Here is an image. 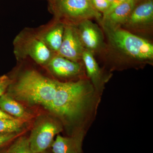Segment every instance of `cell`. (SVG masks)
<instances>
[{"mask_svg":"<svg viewBox=\"0 0 153 153\" xmlns=\"http://www.w3.org/2000/svg\"><path fill=\"white\" fill-rule=\"evenodd\" d=\"M54 98L47 109L67 124H78L80 129L94 117L100 95L88 78L62 82L56 80Z\"/></svg>","mask_w":153,"mask_h":153,"instance_id":"6da1fadb","label":"cell"},{"mask_svg":"<svg viewBox=\"0 0 153 153\" xmlns=\"http://www.w3.org/2000/svg\"><path fill=\"white\" fill-rule=\"evenodd\" d=\"M102 29L106 41L101 54L111 68L121 70L153 64V45L147 39L122 27Z\"/></svg>","mask_w":153,"mask_h":153,"instance_id":"7a4b0ae2","label":"cell"},{"mask_svg":"<svg viewBox=\"0 0 153 153\" xmlns=\"http://www.w3.org/2000/svg\"><path fill=\"white\" fill-rule=\"evenodd\" d=\"M10 96L18 101L31 105H42L46 108L51 103L56 90V80L34 70H27L14 84L9 87Z\"/></svg>","mask_w":153,"mask_h":153,"instance_id":"3957f363","label":"cell"},{"mask_svg":"<svg viewBox=\"0 0 153 153\" xmlns=\"http://www.w3.org/2000/svg\"><path fill=\"white\" fill-rule=\"evenodd\" d=\"M50 9L59 22L76 25L87 19H96L100 24L101 13L91 0H50Z\"/></svg>","mask_w":153,"mask_h":153,"instance_id":"277c9868","label":"cell"},{"mask_svg":"<svg viewBox=\"0 0 153 153\" xmlns=\"http://www.w3.org/2000/svg\"><path fill=\"white\" fill-rule=\"evenodd\" d=\"M62 130L61 124L54 119L44 117L38 120L29 138L33 153L45 152L52 146L55 136Z\"/></svg>","mask_w":153,"mask_h":153,"instance_id":"5b68a950","label":"cell"},{"mask_svg":"<svg viewBox=\"0 0 153 153\" xmlns=\"http://www.w3.org/2000/svg\"><path fill=\"white\" fill-rule=\"evenodd\" d=\"M137 3L122 28L141 37L151 34L153 30V1L142 0Z\"/></svg>","mask_w":153,"mask_h":153,"instance_id":"8992f818","label":"cell"},{"mask_svg":"<svg viewBox=\"0 0 153 153\" xmlns=\"http://www.w3.org/2000/svg\"><path fill=\"white\" fill-rule=\"evenodd\" d=\"M76 26L85 50L94 55L101 54L105 43L104 34L98 25L87 19L79 22Z\"/></svg>","mask_w":153,"mask_h":153,"instance_id":"52a82bcc","label":"cell"},{"mask_svg":"<svg viewBox=\"0 0 153 153\" xmlns=\"http://www.w3.org/2000/svg\"><path fill=\"white\" fill-rule=\"evenodd\" d=\"M85 50L76 25L65 24L62 44L56 55L79 62Z\"/></svg>","mask_w":153,"mask_h":153,"instance_id":"ba28073f","label":"cell"},{"mask_svg":"<svg viewBox=\"0 0 153 153\" xmlns=\"http://www.w3.org/2000/svg\"><path fill=\"white\" fill-rule=\"evenodd\" d=\"M82 60L88 79L92 83L97 92L101 95L105 84L110 78L111 74L107 75L105 74L100 67L93 53L85 49L82 54Z\"/></svg>","mask_w":153,"mask_h":153,"instance_id":"9c48e42d","label":"cell"},{"mask_svg":"<svg viewBox=\"0 0 153 153\" xmlns=\"http://www.w3.org/2000/svg\"><path fill=\"white\" fill-rule=\"evenodd\" d=\"M47 64L51 72L60 78H73L83 75V67L80 62L58 55L53 56Z\"/></svg>","mask_w":153,"mask_h":153,"instance_id":"30bf717a","label":"cell"},{"mask_svg":"<svg viewBox=\"0 0 153 153\" xmlns=\"http://www.w3.org/2000/svg\"><path fill=\"white\" fill-rule=\"evenodd\" d=\"M137 2L136 0H127L122 3L110 14L102 18L100 23L102 27L111 29L122 27Z\"/></svg>","mask_w":153,"mask_h":153,"instance_id":"8fae6325","label":"cell"},{"mask_svg":"<svg viewBox=\"0 0 153 153\" xmlns=\"http://www.w3.org/2000/svg\"><path fill=\"white\" fill-rule=\"evenodd\" d=\"M85 131H80L70 137L58 135L52 145L54 153H82Z\"/></svg>","mask_w":153,"mask_h":153,"instance_id":"7c38bea8","label":"cell"},{"mask_svg":"<svg viewBox=\"0 0 153 153\" xmlns=\"http://www.w3.org/2000/svg\"><path fill=\"white\" fill-rule=\"evenodd\" d=\"M24 47L25 54L29 55L38 64H47L53 57L51 50L40 36L30 37L27 39Z\"/></svg>","mask_w":153,"mask_h":153,"instance_id":"4fadbf2b","label":"cell"},{"mask_svg":"<svg viewBox=\"0 0 153 153\" xmlns=\"http://www.w3.org/2000/svg\"><path fill=\"white\" fill-rule=\"evenodd\" d=\"M64 27V23L58 21L56 25L40 36L50 50L56 53L62 44Z\"/></svg>","mask_w":153,"mask_h":153,"instance_id":"5bb4252c","label":"cell"},{"mask_svg":"<svg viewBox=\"0 0 153 153\" xmlns=\"http://www.w3.org/2000/svg\"><path fill=\"white\" fill-rule=\"evenodd\" d=\"M0 108L17 118L27 120L31 116L22 105L8 94H4L0 97Z\"/></svg>","mask_w":153,"mask_h":153,"instance_id":"9a60e30c","label":"cell"},{"mask_svg":"<svg viewBox=\"0 0 153 153\" xmlns=\"http://www.w3.org/2000/svg\"><path fill=\"white\" fill-rule=\"evenodd\" d=\"M27 120L15 118L14 119L0 120V134L18 133Z\"/></svg>","mask_w":153,"mask_h":153,"instance_id":"2e32d148","label":"cell"},{"mask_svg":"<svg viewBox=\"0 0 153 153\" xmlns=\"http://www.w3.org/2000/svg\"><path fill=\"white\" fill-rule=\"evenodd\" d=\"M7 153H33L29 138L25 136L20 137L11 145Z\"/></svg>","mask_w":153,"mask_h":153,"instance_id":"e0dca14e","label":"cell"},{"mask_svg":"<svg viewBox=\"0 0 153 153\" xmlns=\"http://www.w3.org/2000/svg\"><path fill=\"white\" fill-rule=\"evenodd\" d=\"M94 7L100 13H104L109 7L110 3L107 0H91Z\"/></svg>","mask_w":153,"mask_h":153,"instance_id":"ac0fdd59","label":"cell"},{"mask_svg":"<svg viewBox=\"0 0 153 153\" xmlns=\"http://www.w3.org/2000/svg\"><path fill=\"white\" fill-rule=\"evenodd\" d=\"M12 83V80L6 75H3L0 77V97L4 94Z\"/></svg>","mask_w":153,"mask_h":153,"instance_id":"d6986e66","label":"cell"},{"mask_svg":"<svg viewBox=\"0 0 153 153\" xmlns=\"http://www.w3.org/2000/svg\"><path fill=\"white\" fill-rule=\"evenodd\" d=\"M17 136V133H12L0 134V147L14 139Z\"/></svg>","mask_w":153,"mask_h":153,"instance_id":"ffe728a7","label":"cell"},{"mask_svg":"<svg viewBox=\"0 0 153 153\" xmlns=\"http://www.w3.org/2000/svg\"><path fill=\"white\" fill-rule=\"evenodd\" d=\"M15 118H16L10 115L9 114H8L4 112V111L0 108V120L14 119Z\"/></svg>","mask_w":153,"mask_h":153,"instance_id":"44dd1931","label":"cell"},{"mask_svg":"<svg viewBox=\"0 0 153 153\" xmlns=\"http://www.w3.org/2000/svg\"><path fill=\"white\" fill-rule=\"evenodd\" d=\"M107 1H108L109 2V3H111L112 2V1H114V0H107Z\"/></svg>","mask_w":153,"mask_h":153,"instance_id":"7402d4cb","label":"cell"},{"mask_svg":"<svg viewBox=\"0 0 153 153\" xmlns=\"http://www.w3.org/2000/svg\"><path fill=\"white\" fill-rule=\"evenodd\" d=\"M120 1L122 2H123L125 1H127V0H119Z\"/></svg>","mask_w":153,"mask_h":153,"instance_id":"603a6c76","label":"cell"},{"mask_svg":"<svg viewBox=\"0 0 153 153\" xmlns=\"http://www.w3.org/2000/svg\"><path fill=\"white\" fill-rule=\"evenodd\" d=\"M0 153H7V151H6V152H1Z\"/></svg>","mask_w":153,"mask_h":153,"instance_id":"cb8c5ba5","label":"cell"},{"mask_svg":"<svg viewBox=\"0 0 153 153\" xmlns=\"http://www.w3.org/2000/svg\"><path fill=\"white\" fill-rule=\"evenodd\" d=\"M46 153L45 151V152H40V153Z\"/></svg>","mask_w":153,"mask_h":153,"instance_id":"d4e9b609","label":"cell"},{"mask_svg":"<svg viewBox=\"0 0 153 153\" xmlns=\"http://www.w3.org/2000/svg\"><path fill=\"white\" fill-rule=\"evenodd\" d=\"M136 1H137V2H139V1H141V0H136Z\"/></svg>","mask_w":153,"mask_h":153,"instance_id":"484cf974","label":"cell"}]
</instances>
